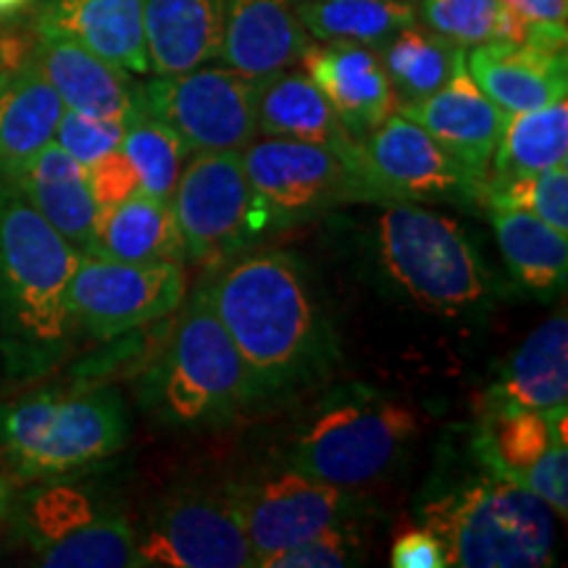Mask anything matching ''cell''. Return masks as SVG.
<instances>
[{"instance_id": "6da1fadb", "label": "cell", "mask_w": 568, "mask_h": 568, "mask_svg": "<svg viewBox=\"0 0 568 568\" xmlns=\"http://www.w3.org/2000/svg\"><path fill=\"white\" fill-rule=\"evenodd\" d=\"M205 293L261 400L308 385L329 364V329L295 255L274 247L240 255L205 284Z\"/></svg>"}, {"instance_id": "7a4b0ae2", "label": "cell", "mask_w": 568, "mask_h": 568, "mask_svg": "<svg viewBox=\"0 0 568 568\" xmlns=\"http://www.w3.org/2000/svg\"><path fill=\"white\" fill-rule=\"evenodd\" d=\"M80 251L13 184H0V347L9 372L38 376L74 343L69 287Z\"/></svg>"}, {"instance_id": "3957f363", "label": "cell", "mask_w": 568, "mask_h": 568, "mask_svg": "<svg viewBox=\"0 0 568 568\" xmlns=\"http://www.w3.org/2000/svg\"><path fill=\"white\" fill-rule=\"evenodd\" d=\"M474 456V453H471ZM556 510L481 464L437 477L418 497V527L439 539L447 566L542 568L552 564Z\"/></svg>"}, {"instance_id": "277c9868", "label": "cell", "mask_w": 568, "mask_h": 568, "mask_svg": "<svg viewBox=\"0 0 568 568\" xmlns=\"http://www.w3.org/2000/svg\"><path fill=\"white\" fill-rule=\"evenodd\" d=\"M176 311L180 322L142 385L145 406L166 424L209 426L230 422L258 403L251 368L213 311L205 287Z\"/></svg>"}, {"instance_id": "5b68a950", "label": "cell", "mask_w": 568, "mask_h": 568, "mask_svg": "<svg viewBox=\"0 0 568 568\" xmlns=\"http://www.w3.org/2000/svg\"><path fill=\"white\" fill-rule=\"evenodd\" d=\"M416 435V410L406 403L374 387H337L305 414L284 464L355 489L385 477Z\"/></svg>"}, {"instance_id": "8992f818", "label": "cell", "mask_w": 568, "mask_h": 568, "mask_svg": "<svg viewBox=\"0 0 568 568\" xmlns=\"http://www.w3.org/2000/svg\"><path fill=\"white\" fill-rule=\"evenodd\" d=\"M130 418L109 387L48 389L0 406V447L21 477L59 479L126 445Z\"/></svg>"}, {"instance_id": "52a82bcc", "label": "cell", "mask_w": 568, "mask_h": 568, "mask_svg": "<svg viewBox=\"0 0 568 568\" xmlns=\"http://www.w3.org/2000/svg\"><path fill=\"white\" fill-rule=\"evenodd\" d=\"M376 255L389 282L432 314H466L487 295V272L464 230L416 203L387 201Z\"/></svg>"}, {"instance_id": "ba28073f", "label": "cell", "mask_w": 568, "mask_h": 568, "mask_svg": "<svg viewBox=\"0 0 568 568\" xmlns=\"http://www.w3.org/2000/svg\"><path fill=\"white\" fill-rule=\"evenodd\" d=\"M243 163L268 226L303 222L337 203L400 201L376 180L364 145L343 151L322 142L264 138L245 148Z\"/></svg>"}, {"instance_id": "9c48e42d", "label": "cell", "mask_w": 568, "mask_h": 568, "mask_svg": "<svg viewBox=\"0 0 568 568\" xmlns=\"http://www.w3.org/2000/svg\"><path fill=\"white\" fill-rule=\"evenodd\" d=\"M17 531L48 568L138 566L134 527L122 510L71 481H48L21 497Z\"/></svg>"}, {"instance_id": "30bf717a", "label": "cell", "mask_w": 568, "mask_h": 568, "mask_svg": "<svg viewBox=\"0 0 568 568\" xmlns=\"http://www.w3.org/2000/svg\"><path fill=\"white\" fill-rule=\"evenodd\" d=\"M138 566L247 568L253 566L237 481L190 485L166 495L145 527L134 529Z\"/></svg>"}, {"instance_id": "8fae6325", "label": "cell", "mask_w": 568, "mask_h": 568, "mask_svg": "<svg viewBox=\"0 0 568 568\" xmlns=\"http://www.w3.org/2000/svg\"><path fill=\"white\" fill-rule=\"evenodd\" d=\"M184 287V268L174 261L130 264L82 251L69 287L71 318L77 332L111 339L176 314Z\"/></svg>"}, {"instance_id": "7c38bea8", "label": "cell", "mask_w": 568, "mask_h": 568, "mask_svg": "<svg viewBox=\"0 0 568 568\" xmlns=\"http://www.w3.org/2000/svg\"><path fill=\"white\" fill-rule=\"evenodd\" d=\"M140 95L161 122L180 134L187 153L245 151L255 130V80L230 67H197L159 74Z\"/></svg>"}, {"instance_id": "4fadbf2b", "label": "cell", "mask_w": 568, "mask_h": 568, "mask_svg": "<svg viewBox=\"0 0 568 568\" xmlns=\"http://www.w3.org/2000/svg\"><path fill=\"white\" fill-rule=\"evenodd\" d=\"M172 211L190 258H222L268 219L247 182L243 151H197L172 193Z\"/></svg>"}, {"instance_id": "5bb4252c", "label": "cell", "mask_w": 568, "mask_h": 568, "mask_svg": "<svg viewBox=\"0 0 568 568\" xmlns=\"http://www.w3.org/2000/svg\"><path fill=\"white\" fill-rule=\"evenodd\" d=\"M566 406L548 410L485 408L471 435L481 464L545 500L558 516L568 514Z\"/></svg>"}, {"instance_id": "9a60e30c", "label": "cell", "mask_w": 568, "mask_h": 568, "mask_svg": "<svg viewBox=\"0 0 568 568\" xmlns=\"http://www.w3.org/2000/svg\"><path fill=\"white\" fill-rule=\"evenodd\" d=\"M240 514L253 566H268L280 552L351 518V489L329 485L293 466L237 485Z\"/></svg>"}, {"instance_id": "2e32d148", "label": "cell", "mask_w": 568, "mask_h": 568, "mask_svg": "<svg viewBox=\"0 0 568 568\" xmlns=\"http://www.w3.org/2000/svg\"><path fill=\"white\" fill-rule=\"evenodd\" d=\"M361 145L376 180L393 197L485 203L487 176L474 174L424 126L397 111L368 132Z\"/></svg>"}, {"instance_id": "e0dca14e", "label": "cell", "mask_w": 568, "mask_h": 568, "mask_svg": "<svg viewBox=\"0 0 568 568\" xmlns=\"http://www.w3.org/2000/svg\"><path fill=\"white\" fill-rule=\"evenodd\" d=\"M466 69L497 109L521 113L566 98V45L539 38L466 48Z\"/></svg>"}, {"instance_id": "ac0fdd59", "label": "cell", "mask_w": 568, "mask_h": 568, "mask_svg": "<svg viewBox=\"0 0 568 568\" xmlns=\"http://www.w3.org/2000/svg\"><path fill=\"white\" fill-rule=\"evenodd\" d=\"M397 113L424 126L447 153L456 155L474 174H489V161L506 124V111L497 109L474 82L466 69V59L437 92L410 103H397Z\"/></svg>"}, {"instance_id": "d6986e66", "label": "cell", "mask_w": 568, "mask_h": 568, "mask_svg": "<svg viewBox=\"0 0 568 568\" xmlns=\"http://www.w3.org/2000/svg\"><path fill=\"white\" fill-rule=\"evenodd\" d=\"M301 63L355 140L366 138L395 111V92L374 48L329 40L305 48Z\"/></svg>"}, {"instance_id": "ffe728a7", "label": "cell", "mask_w": 568, "mask_h": 568, "mask_svg": "<svg viewBox=\"0 0 568 568\" xmlns=\"http://www.w3.org/2000/svg\"><path fill=\"white\" fill-rule=\"evenodd\" d=\"M32 55L45 80L59 92L63 109L124 122L138 103L140 84L132 82L130 71L92 53L77 40L38 32Z\"/></svg>"}, {"instance_id": "44dd1931", "label": "cell", "mask_w": 568, "mask_h": 568, "mask_svg": "<svg viewBox=\"0 0 568 568\" xmlns=\"http://www.w3.org/2000/svg\"><path fill=\"white\" fill-rule=\"evenodd\" d=\"M311 34L303 30L295 0H230L219 59L240 74L258 77L301 63Z\"/></svg>"}, {"instance_id": "7402d4cb", "label": "cell", "mask_w": 568, "mask_h": 568, "mask_svg": "<svg viewBox=\"0 0 568 568\" xmlns=\"http://www.w3.org/2000/svg\"><path fill=\"white\" fill-rule=\"evenodd\" d=\"M38 32L77 40L130 74L151 71L145 48V0H45Z\"/></svg>"}, {"instance_id": "603a6c76", "label": "cell", "mask_w": 568, "mask_h": 568, "mask_svg": "<svg viewBox=\"0 0 568 568\" xmlns=\"http://www.w3.org/2000/svg\"><path fill=\"white\" fill-rule=\"evenodd\" d=\"M27 203L77 251H88L95 237L98 203L92 197L88 166L71 159L59 142H48L13 176H6Z\"/></svg>"}, {"instance_id": "cb8c5ba5", "label": "cell", "mask_w": 568, "mask_h": 568, "mask_svg": "<svg viewBox=\"0 0 568 568\" xmlns=\"http://www.w3.org/2000/svg\"><path fill=\"white\" fill-rule=\"evenodd\" d=\"M568 400V322L550 316L516 347L487 389V408L548 410Z\"/></svg>"}, {"instance_id": "d4e9b609", "label": "cell", "mask_w": 568, "mask_h": 568, "mask_svg": "<svg viewBox=\"0 0 568 568\" xmlns=\"http://www.w3.org/2000/svg\"><path fill=\"white\" fill-rule=\"evenodd\" d=\"M230 0H145V48L155 74H182L219 59Z\"/></svg>"}, {"instance_id": "484cf974", "label": "cell", "mask_w": 568, "mask_h": 568, "mask_svg": "<svg viewBox=\"0 0 568 568\" xmlns=\"http://www.w3.org/2000/svg\"><path fill=\"white\" fill-rule=\"evenodd\" d=\"M255 130L264 138L322 142L332 148H358L329 101L305 71L282 69L255 80Z\"/></svg>"}, {"instance_id": "4316f807", "label": "cell", "mask_w": 568, "mask_h": 568, "mask_svg": "<svg viewBox=\"0 0 568 568\" xmlns=\"http://www.w3.org/2000/svg\"><path fill=\"white\" fill-rule=\"evenodd\" d=\"M63 103L53 84L45 80L38 61L30 53L0 90V172L13 176L27 166L48 142L55 138V126Z\"/></svg>"}, {"instance_id": "83f0119b", "label": "cell", "mask_w": 568, "mask_h": 568, "mask_svg": "<svg viewBox=\"0 0 568 568\" xmlns=\"http://www.w3.org/2000/svg\"><path fill=\"white\" fill-rule=\"evenodd\" d=\"M88 251L130 264H155V261L182 264L187 255L172 203L142 190L98 216L95 237Z\"/></svg>"}, {"instance_id": "f1b7e54d", "label": "cell", "mask_w": 568, "mask_h": 568, "mask_svg": "<svg viewBox=\"0 0 568 568\" xmlns=\"http://www.w3.org/2000/svg\"><path fill=\"white\" fill-rule=\"evenodd\" d=\"M497 245L518 282L537 295L564 290L568 272V237L527 211L489 209Z\"/></svg>"}, {"instance_id": "f546056e", "label": "cell", "mask_w": 568, "mask_h": 568, "mask_svg": "<svg viewBox=\"0 0 568 568\" xmlns=\"http://www.w3.org/2000/svg\"><path fill=\"white\" fill-rule=\"evenodd\" d=\"M568 163V103L506 113L487 180H514Z\"/></svg>"}, {"instance_id": "4dcf8cb0", "label": "cell", "mask_w": 568, "mask_h": 568, "mask_svg": "<svg viewBox=\"0 0 568 568\" xmlns=\"http://www.w3.org/2000/svg\"><path fill=\"white\" fill-rule=\"evenodd\" d=\"M295 9L314 40L358 42L374 51L416 24V9L408 0H295Z\"/></svg>"}, {"instance_id": "1f68e13d", "label": "cell", "mask_w": 568, "mask_h": 568, "mask_svg": "<svg viewBox=\"0 0 568 568\" xmlns=\"http://www.w3.org/2000/svg\"><path fill=\"white\" fill-rule=\"evenodd\" d=\"M466 48L443 34L410 24L382 48V67L393 84L395 101L410 103L432 95L456 74Z\"/></svg>"}, {"instance_id": "d6a6232c", "label": "cell", "mask_w": 568, "mask_h": 568, "mask_svg": "<svg viewBox=\"0 0 568 568\" xmlns=\"http://www.w3.org/2000/svg\"><path fill=\"white\" fill-rule=\"evenodd\" d=\"M122 153L130 159L134 172H138L142 193L172 201L174 184L180 180L187 148H184L182 138L172 126L161 122L148 109L142 95L132 105L130 116L124 119Z\"/></svg>"}, {"instance_id": "836d02e7", "label": "cell", "mask_w": 568, "mask_h": 568, "mask_svg": "<svg viewBox=\"0 0 568 568\" xmlns=\"http://www.w3.org/2000/svg\"><path fill=\"white\" fill-rule=\"evenodd\" d=\"M422 13L432 32L460 48L529 38V27L500 0H422Z\"/></svg>"}, {"instance_id": "e575fe53", "label": "cell", "mask_w": 568, "mask_h": 568, "mask_svg": "<svg viewBox=\"0 0 568 568\" xmlns=\"http://www.w3.org/2000/svg\"><path fill=\"white\" fill-rule=\"evenodd\" d=\"M489 209H518L568 237V163L514 180H487Z\"/></svg>"}, {"instance_id": "d590c367", "label": "cell", "mask_w": 568, "mask_h": 568, "mask_svg": "<svg viewBox=\"0 0 568 568\" xmlns=\"http://www.w3.org/2000/svg\"><path fill=\"white\" fill-rule=\"evenodd\" d=\"M124 122L119 119L88 116V113L63 109L59 126H55L53 142L67 151L71 159H77L82 166H92L103 155L122 148Z\"/></svg>"}, {"instance_id": "8d00e7d4", "label": "cell", "mask_w": 568, "mask_h": 568, "mask_svg": "<svg viewBox=\"0 0 568 568\" xmlns=\"http://www.w3.org/2000/svg\"><path fill=\"white\" fill-rule=\"evenodd\" d=\"M361 542L355 531L345 524L329 527L308 537L295 548L280 552L268 560L266 568H343L358 564Z\"/></svg>"}, {"instance_id": "74e56055", "label": "cell", "mask_w": 568, "mask_h": 568, "mask_svg": "<svg viewBox=\"0 0 568 568\" xmlns=\"http://www.w3.org/2000/svg\"><path fill=\"white\" fill-rule=\"evenodd\" d=\"M88 180H90L92 197H95L98 203V216H101L103 211L113 209L116 203L126 201V197L140 190L138 172H134L130 159L122 153V148L109 155H103L101 161H95L92 166H88Z\"/></svg>"}, {"instance_id": "f35d334b", "label": "cell", "mask_w": 568, "mask_h": 568, "mask_svg": "<svg viewBox=\"0 0 568 568\" xmlns=\"http://www.w3.org/2000/svg\"><path fill=\"white\" fill-rule=\"evenodd\" d=\"M500 3L529 27V38L566 45L568 0H500Z\"/></svg>"}, {"instance_id": "ab89813d", "label": "cell", "mask_w": 568, "mask_h": 568, "mask_svg": "<svg viewBox=\"0 0 568 568\" xmlns=\"http://www.w3.org/2000/svg\"><path fill=\"white\" fill-rule=\"evenodd\" d=\"M389 564L395 568H445V552L429 529L416 527L395 539Z\"/></svg>"}, {"instance_id": "60d3db41", "label": "cell", "mask_w": 568, "mask_h": 568, "mask_svg": "<svg viewBox=\"0 0 568 568\" xmlns=\"http://www.w3.org/2000/svg\"><path fill=\"white\" fill-rule=\"evenodd\" d=\"M32 0H0V19L17 17L24 9H30Z\"/></svg>"}, {"instance_id": "b9f144b4", "label": "cell", "mask_w": 568, "mask_h": 568, "mask_svg": "<svg viewBox=\"0 0 568 568\" xmlns=\"http://www.w3.org/2000/svg\"><path fill=\"white\" fill-rule=\"evenodd\" d=\"M9 500H11V487H9V481L0 479V516H3L6 510H9Z\"/></svg>"}, {"instance_id": "7bdbcfd3", "label": "cell", "mask_w": 568, "mask_h": 568, "mask_svg": "<svg viewBox=\"0 0 568 568\" xmlns=\"http://www.w3.org/2000/svg\"><path fill=\"white\" fill-rule=\"evenodd\" d=\"M3 84H6V77H3V74H0V90H3Z\"/></svg>"}]
</instances>
